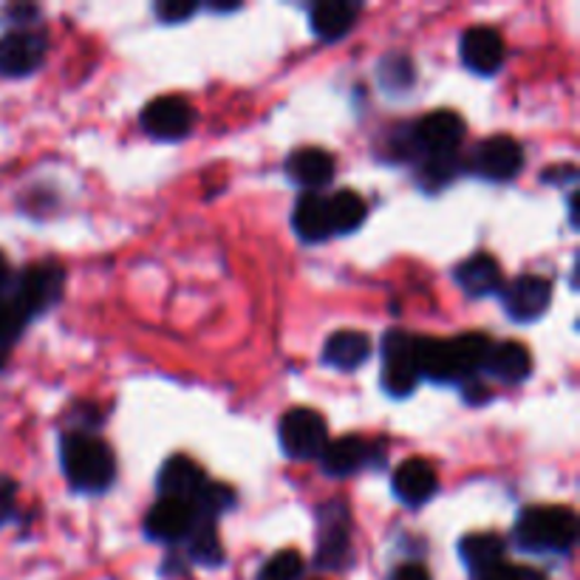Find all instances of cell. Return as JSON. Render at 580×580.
Wrapping results in <instances>:
<instances>
[{"label":"cell","mask_w":580,"mask_h":580,"mask_svg":"<svg viewBox=\"0 0 580 580\" xmlns=\"http://www.w3.org/2000/svg\"><path fill=\"white\" fill-rule=\"evenodd\" d=\"M196 126V111L184 97H159L142 111V128L153 139H181Z\"/></svg>","instance_id":"obj_10"},{"label":"cell","mask_w":580,"mask_h":580,"mask_svg":"<svg viewBox=\"0 0 580 580\" xmlns=\"http://www.w3.org/2000/svg\"><path fill=\"white\" fill-rule=\"evenodd\" d=\"M232 507H236V493H232L230 487L210 484V481L201 487V493L193 501L196 518H201V521H212V518H219L221 512L232 510Z\"/></svg>","instance_id":"obj_28"},{"label":"cell","mask_w":580,"mask_h":580,"mask_svg":"<svg viewBox=\"0 0 580 580\" xmlns=\"http://www.w3.org/2000/svg\"><path fill=\"white\" fill-rule=\"evenodd\" d=\"M504 312L518 323H530L538 320L552 303V283L541 274H518L516 281L507 283L501 292Z\"/></svg>","instance_id":"obj_9"},{"label":"cell","mask_w":580,"mask_h":580,"mask_svg":"<svg viewBox=\"0 0 580 580\" xmlns=\"http://www.w3.org/2000/svg\"><path fill=\"white\" fill-rule=\"evenodd\" d=\"M393 493L402 504L422 507L424 501H431L439 490V476L424 459H408L393 473Z\"/></svg>","instance_id":"obj_14"},{"label":"cell","mask_w":580,"mask_h":580,"mask_svg":"<svg viewBox=\"0 0 580 580\" xmlns=\"http://www.w3.org/2000/svg\"><path fill=\"white\" fill-rule=\"evenodd\" d=\"M193 524H196L193 504L179 499H159L157 504H153V510L148 512V518H144V530H148V536L168 543L188 538L190 530H193Z\"/></svg>","instance_id":"obj_12"},{"label":"cell","mask_w":580,"mask_h":580,"mask_svg":"<svg viewBox=\"0 0 580 580\" xmlns=\"http://www.w3.org/2000/svg\"><path fill=\"white\" fill-rule=\"evenodd\" d=\"M63 267H57V263H34V267L26 269L18 281H14V289L9 294L23 309L26 318H34V314H43L46 309H51L57 300L63 298Z\"/></svg>","instance_id":"obj_4"},{"label":"cell","mask_w":580,"mask_h":580,"mask_svg":"<svg viewBox=\"0 0 580 580\" xmlns=\"http://www.w3.org/2000/svg\"><path fill=\"white\" fill-rule=\"evenodd\" d=\"M49 40L34 29H18L0 38V77H29L43 66Z\"/></svg>","instance_id":"obj_8"},{"label":"cell","mask_w":580,"mask_h":580,"mask_svg":"<svg viewBox=\"0 0 580 580\" xmlns=\"http://www.w3.org/2000/svg\"><path fill=\"white\" fill-rule=\"evenodd\" d=\"M300 574H303V556L298 549H283L263 563L258 580H298Z\"/></svg>","instance_id":"obj_29"},{"label":"cell","mask_w":580,"mask_h":580,"mask_svg":"<svg viewBox=\"0 0 580 580\" xmlns=\"http://www.w3.org/2000/svg\"><path fill=\"white\" fill-rule=\"evenodd\" d=\"M18 504V484L9 476L0 473V524H7Z\"/></svg>","instance_id":"obj_35"},{"label":"cell","mask_w":580,"mask_h":580,"mask_svg":"<svg viewBox=\"0 0 580 580\" xmlns=\"http://www.w3.org/2000/svg\"><path fill=\"white\" fill-rule=\"evenodd\" d=\"M413 63L406 54H391L380 63V80L388 91H406L413 86Z\"/></svg>","instance_id":"obj_30"},{"label":"cell","mask_w":580,"mask_h":580,"mask_svg":"<svg viewBox=\"0 0 580 580\" xmlns=\"http://www.w3.org/2000/svg\"><path fill=\"white\" fill-rule=\"evenodd\" d=\"M26 314H23V309L18 307V303H14V298L12 294H0V349H3V346H12L14 340H18V334L20 331H23V326H26Z\"/></svg>","instance_id":"obj_31"},{"label":"cell","mask_w":580,"mask_h":580,"mask_svg":"<svg viewBox=\"0 0 580 580\" xmlns=\"http://www.w3.org/2000/svg\"><path fill=\"white\" fill-rule=\"evenodd\" d=\"M524 168V150L512 137H490L473 150L470 157V170L481 179L490 181H510Z\"/></svg>","instance_id":"obj_7"},{"label":"cell","mask_w":580,"mask_h":580,"mask_svg":"<svg viewBox=\"0 0 580 580\" xmlns=\"http://www.w3.org/2000/svg\"><path fill=\"white\" fill-rule=\"evenodd\" d=\"M188 538H190V558H193L196 563L219 567V563L224 561V549H221L212 521H201V518H196V524Z\"/></svg>","instance_id":"obj_27"},{"label":"cell","mask_w":580,"mask_h":580,"mask_svg":"<svg viewBox=\"0 0 580 580\" xmlns=\"http://www.w3.org/2000/svg\"><path fill=\"white\" fill-rule=\"evenodd\" d=\"M563 173L572 176V173H578V170H574L572 164H563V168H552V170H547V173H543V181H547V184H561V176Z\"/></svg>","instance_id":"obj_37"},{"label":"cell","mask_w":580,"mask_h":580,"mask_svg":"<svg viewBox=\"0 0 580 580\" xmlns=\"http://www.w3.org/2000/svg\"><path fill=\"white\" fill-rule=\"evenodd\" d=\"M464 131L468 126L456 111H433L411 128V142L428 157H453L462 144Z\"/></svg>","instance_id":"obj_6"},{"label":"cell","mask_w":580,"mask_h":580,"mask_svg":"<svg viewBox=\"0 0 580 580\" xmlns=\"http://www.w3.org/2000/svg\"><path fill=\"white\" fill-rule=\"evenodd\" d=\"M413 354H417L419 377H428L433 382H459L450 340L422 338L413 343Z\"/></svg>","instance_id":"obj_22"},{"label":"cell","mask_w":580,"mask_h":580,"mask_svg":"<svg viewBox=\"0 0 580 580\" xmlns=\"http://www.w3.org/2000/svg\"><path fill=\"white\" fill-rule=\"evenodd\" d=\"M204 484V470L188 456H170L168 462L162 464V470H159V493H162V499H179L193 504Z\"/></svg>","instance_id":"obj_15"},{"label":"cell","mask_w":580,"mask_h":580,"mask_svg":"<svg viewBox=\"0 0 580 580\" xmlns=\"http://www.w3.org/2000/svg\"><path fill=\"white\" fill-rule=\"evenodd\" d=\"M459 173V159L453 157H431L424 162V184H431V188H442V184H450L453 176Z\"/></svg>","instance_id":"obj_32"},{"label":"cell","mask_w":580,"mask_h":580,"mask_svg":"<svg viewBox=\"0 0 580 580\" xmlns=\"http://www.w3.org/2000/svg\"><path fill=\"white\" fill-rule=\"evenodd\" d=\"M453 278L462 287V292L470 294V298H487V294L501 292V267L487 252H479V256L459 263Z\"/></svg>","instance_id":"obj_17"},{"label":"cell","mask_w":580,"mask_h":580,"mask_svg":"<svg viewBox=\"0 0 580 580\" xmlns=\"http://www.w3.org/2000/svg\"><path fill=\"white\" fill-rule=\"evenodd\" d=\"M9 281H12V269H9V261L0 256V294L7 292Z\"/></svg>","instance_id":"obj_38"},{"label":"cell","mask_w":580,"mask_h":580,"mask_svg":"<svg viewBox=\"0 0 580 580\" xmlns=\"http://www.w3.org/2000/svg\"><path fill=\"white\" fill-rule=\"evenodd\" d=\"M334 168H338L334 157L326 153L323 148H300L294 150L287 162V173L309 190L329 184L334 179Z\"/></svg>","instance_id":"obj_20"},{"label":"cell","mask_w":580,"mask_h":580,"mask_svg":"<svg viewBox=\"0 0 580 580\" xmlns=\"http://www.w3.org/2000/svg\"><path fill=\"white\" fill-rule=\"evenodd\" d=\"M459 556L468 563L470 572L479 574L484 572V569L504 561V538L496 536V532H473V536H464L462 543H459Z\"/></svg>","instance_id":"obj_24"},{"label":"cell","mask_w":580,"mask_h":580,"mask_svg":"<svg viewBox=\"0 0 580 580\" xmlns=\"http://www.w3.org/2000/svg\"><path fill=\"white\" fill-rule=\"evenodd\" d=\"M63 470L66 479L80 493H102L113 484L117 459L111 448L94 433L71 431L63 439Z\"/></svg>","instance_id":"obj_1"},{"label":"cell","mask_w":580,"mask_h":580,"mask_svg":"<svg viewBox=\"0 0 580 580\" xmlns=\"http://www.w3.org/2000/svg\"><path fill=\"white\" fill-rule=\"evenodd\" d=\"M331 516L320 521L318 563L323 569H343L351 561L349 510L343 504H331Z\"/></svg>","instance_id":"obj_13"},{"label":"cell","mask_w":580,"mask_h":580,"mask_svg":"<svg viewBox=\"0 0 580 580\" xmlns=\"http://www.w3.org/2000/svg\"><path fill=\"white\" fill-rule=\"evenodd\" d=\"M326 210H329V224H331V236H349V232L360 230L366 216H369V207L362 201L360 193L354 190H340V193L331 196L326 201Z\"/></svg>","instance_id":"obj_25"},{"label":"cell","mask_w":580,"mask_h":580,"mask_svg":"<svg viewBox=\"0 0 580 580\" xmlns=\"http://www.w3.org/2000/svg\"><path fill=\"white\" fill-rule=\"evenodd\" d=\"M450 351H453L459 380H468V377H473L476 371L484 366V357L487 351H490V340H487L484 334H479V331H473V334H462V338L450 340Z\"/></svg>","instance_id":"obj_26"},{"label":"cell","mask_w":580,"mask_h":580,"mask_svg":"<svg viewBox=\"0 0 580 580\" xmlns=\"http://www.w3.org/2000/svg\"><path fill=\"white\" fill-rule=\"evenodd\" d=\"M462 63L468 66L473 74L490 77L504 66V40L496 29H487V26H476L462 34Z\"/></svg>","instance_id":"obj_11"},{"label":"cell","mask_w":580,"mask_h":580,"mask_svg":"<svg viewBox=\"0 0 580 580\" xmlns=\"http://www.w3.org/2000/svg\"><path fill=\"white\" fill-rule=\"evenodd\" d=\"M481 369L490 377H496V380L516 386V382H524L532 374V354L527 346L512 343V340L490 343V351H487Z\"/></svg>","instance_id":"obj_16"},{"label":"cell","mask_w":580,"mask_h":580,"mask_svg":"<svg viewBox=\"0 0 580 580\" xmlns=\"http://www.w3.org/2000/svg\"><path fill=\"white\" fill-rule=\"evenodd\" d=\"M473 580H543L541 572L527 567H510V563H496V567L484 569V572L473 574Z\"/></svg>","instance_id":"obj_33"},{"label":"cell","mask_w":580,"mask_h":580,"mask_svg":"<svg viewBox=\"0 0 580 580\" xmlns=\"http://www.w3.org/2000/svg\"><path fill=\"white\" fill-rule=\"evenodd\" d=\"M360 18V3L351 0H323L312 7V29L320 40H340L351 32Z\"/></svg>","instance_id":"obj_19"},{"label":"cell","mask_w":580,"mask_h":580,"mask_svg":"<svg viewBox=\"0 0 580 580\" xmlns=\"http://www.w3.org/2000/svg\"><path fill=\"white\" fill-rule=\"evenodd\" d=\"M278 437H281V448L289 459L309 462V459H320L323 448L329 444V424L312 408H292L281 417Z\"/></svg>","instance_id":"obj_3"},{"label":"cell","mask_w":580,"mask_h":580,"mask_svg":"<svg viewBox=\"0 0 580 580\" xmlns=\"http://www.w3.org/2000/svg\"><path fill=\"white\" fill-rule=\"evenodd\" d=\"M371 357V340L362 331H334L323 346V362L331 369L354 371Z\"/></svg>","instance_id":"obj_21"},{"label":"cell","mask_w":580,"mask_h":580,"mask_svg":"<svg viewBox=\"0 0 580 580\" xmlns=\"http://www.w3.org/2000/svg\"><path fill=\"white\" fill-rule=\"evenodd\" d=\"M292 224H294V232H298L303 241H309V243L326 241V238L331 236L326 199H320L318 193L300 196L298 204H294V212H292Z\"/></svg>","instance_id":"obj_23"},{"label":"cell","mask_w":580,"mask_h":580,"mask_svg":"<svg viewBox=\"0 0 580 580\" xmlns=\"http://www.w3.org/2000/svg\"><path fill=\"white\" fill-rule=\"evenodd\" d=\"M391 580H431V572H428L422 563H402V567L391 574Z\"/></svg>","instance_id":"obj_36"},{"label":"cell","mask_w":580,"mask_h":580,"mask_svg":"<svg viewBox=\"0 0 580 580\" xmlns=\"http://www.w3.org/2000/svg\"><path fill=\"white\" fill-rule=\"evenodd\" d=\"M196 12H199L196 0H162V3H157V18L162 23H184Z\"/></svg>","instance_id":"obj_34"},{"label":"cell","mask_w":580,"mask_h":580,"mask_svg":"<svg viewBox=\"0 0 580 580\" xmlns=\"http://www.w3.org/2000/svg\"><path fill=\"white\" fill-rule=\"evenodd\" d=\"M417 338L406 331H388L382 343V386L391 397H408L417 388V354H413Z\"/></svg>","instance_id":"obj_5"},{"label":"cell","mask_w":580,"mask_h":580,"mask_svg":"<svg viewBox=\"0 0 580 580\" xmlns=\"http://www.w3.org/2000/svg\"><path fill=\"white\" fill-rule=\"evenodd\" d=\"M371 453H374L371 444L362 442L360 437H340L326 444L320 453V464L329 476L346 479V476H354L357 470L366 468L371 462Z\"/></svg>","instance_id":"obj_18"},{"label":"cell","mask_w":580,"mask_h":580,"mask_svg":"<svg viewBox=\"0 0 580 580\" xmlns=\"http://www.w3.org/2000/svg\"><path fill=\"white\" fill-rule=\"evenodd\" d=\"M574 538L578 518L569 507H530L516 524V541L527 552H567Z\"/></svg>","instance_id":"obj_2"}]
</instances>
